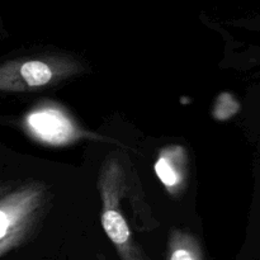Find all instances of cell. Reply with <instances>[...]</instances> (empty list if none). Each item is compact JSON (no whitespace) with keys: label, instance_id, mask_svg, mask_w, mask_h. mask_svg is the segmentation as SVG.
<instances>
[{"label":"cell","instance_id":"5b68a950","mask_svg":"<svg viewBox=\"0 0 260 260\" xmlns=\"http://www.w3.org/2000/svg\"><path fill=\"white\" fill-rule=\"evenodd\" d=\"M167 260H205L201 243L192 233L174 229L169 234Z\"/></svg>","mask_w":260,"mask_h":260},{"label":"cell","instance_id":"7a4b0ae2","mask_svg":"<svg viewBox=\"0 0 260 260\" xmlns=\"http://www.w3.org/2000/svg\"><path fill=\"white\" fill-rule=\"evenodd\" d=\"M81 69L80 62L61 55L10 60L0 65V91H35L61 83Z\"/></svg>","mask_w":260,"mask_h":260},{"label":"cell","instance_id":"277c9868","mask_svg":"<svg viewBox=\"0 0 260 260\" xmlns=\"http://www.w3.org/2000/svg\"><path fill=\"white\" fill-rule=\"evenodd\" d=\"M155 172L168 192L179 196L187 184L188 155L180 145H169L159 152Z\"/></svg>","mask_w":260,"mask_h":260},{"label":"cell","instance_id":"6da1fadb","mask_svg":"<svg viewBox=\"0 0 260 260\" xmlns=\"http://www.w3.org/2000/svg\"><path fill=\"white\" fill-rule=\"evenodd\" d=\"M124 170L121 162L108 156L101 169L98 180L102 200V226L116 248L121 260H149L132 236L121 211V197L124 193Z\"/></svg>","mask_w":260,"mask_h":260},{"label":"cell","instance_id":"8992f818","mask_svg":"<svg viewBox=\"0 0 260 260\" xmlns=\"http://www.w3.org/2000/svg\"><path fill=\"white\" fill-rule=\"evenodd\" d=\"M239 108H240V106L231 94L222 93L218 95L217 101H216L215 107L212 109V114L218 121H225V119L231 118L234 114L238 113Z\"/></svg>","mask_w":260,"mask_h":260},{"label":"cell","instance_id":"52a82bcc","mask_svg":"<svg viewBox=\"0 0 260 260\" xmlns=\"http://www.w3.org/2000/svg\"><path fill=\"white\" fill-rule=\"evenodd\" d=\"M96 260H107V259L104 258L103 255H98V256H96Z\"/></svg>","mask_w":260,"mask_h":260},{"label":"cell","instance_id":"3957f363","mask_svg":"<svg viewBox=\"0 0 260 260\" xmlns=\"http://www.w3.org/2000/svg\"><path fill=\"white\" fill-rule=\"evenodd\" d=\"M27 134L41 144L63 146L88 136L71 118L70 114L56 104H42L25 116Z\"/></svg>","mask_w":260,"mask_h":260}]
</instances>
